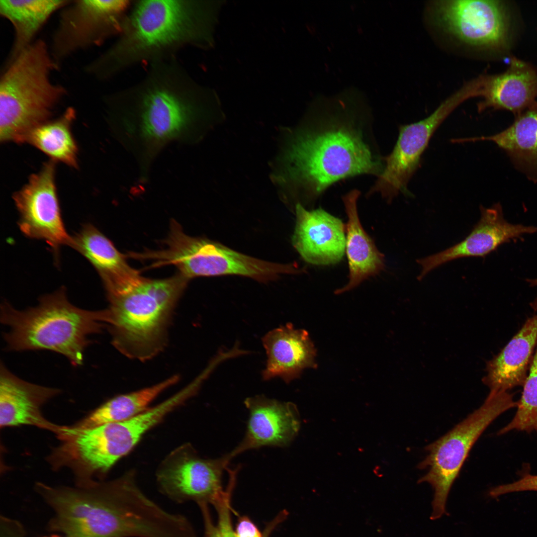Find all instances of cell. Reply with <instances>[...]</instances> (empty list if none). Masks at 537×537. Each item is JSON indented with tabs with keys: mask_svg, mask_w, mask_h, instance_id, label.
<instances>
[{
	"mask_svg": "<svg viewBox=\"0 0 537 537\" xmlns=\"http://www.w3.org/2000/svg\"><path fill=\"white\" fill-rule=\"evenodd\" d=\"M179 378L178 375H175L154 385L116 395L70 427L76 430H84L135 417L150 407L151 403L162 392L177 383Z\"/></svg>",
	"mask_w": 537,
	"mask_h": 537,
	"instance_id": "cell-26",
	"label": "cell"
},
{
	"mask_svg": "<svg viewBox=\"0 0 537 537\" xmlns=\"http://www.w3.org/2000/svg\"><path fill=\"white\" fill-rule=\"evenodd\" d=\"M231 492H228L213 506L218 514V521L214 525L211 521L207 504L199 506L201 510L205 526L204 537H237L232 525L231 518L230 498Z\"/></svg>",
	"mask_w": 537,
	"mask_h": 537,
	"instance_id": "cell-29",
	"label": "cell"
},
{
	"mask_svg": "<svg viewBox=\"0 0 537 537\" xmlns=\"http://www.w3.org/2000/svg\"><path fill=\"white\" fill-rule=\"evenodd\" d=\"M59 389L26 381L11 373L2 362L0 366V426H34L57 435L63 426L47 420L42 406L58 394Z\"/></svg>",
	"mask_w": 537,
	"mask_h": 537,
	"instance_id": "cell-18",
	"label": "cell"
},
{
	"mask_svg": "<svg viewBox=\"0 0 537 537\" xmlns=\"http://www.w3.org/2000/svg\"><path fill=\"white\" fill-rule=\"evenodd\" d=\"M200 6L187 0H136L115 42L87 64L84 71L107 81L140 64L176 57L202 36Z\"/></svg>",
	"mask_w": 537,
	"mask_h": 537,
	"instance_id": "cell-3",
	"label": "cell"
},
{
	"mask_svg": "<svg viewBox=\"0 0 537 537\" xmlns=\"http://www.w3.org/2000/svg\"><path fill=\"white\" fill-rule=\"evenodd\" d=\"M235 533L237 537H263L257 526L246 516L239 518Z\"/></svg>",
	"mask_w": 537,
	"mask_h": 537,
	"instance_id": "cell-31",
	"label": "cell"
},
{
	"mask_svg": "<svg viewBox=\"0 0 537 537\" xmlns=\"http://www.w3.org/2000/svg\"><path fill=\"white\" fill-rule=\"evenodd\" d=\"M267 360L264 380L281 378L286 383L299 377L306 368H316V351L308 332L288 323L268 332L262 338Z\"/></svg>",
	"mask_w": 537,
	"mask_h": 537,
	"instance_id": "cell-21",
	"label": "cell"
},
{
	"mask_svg": "<svg viewBox=\"0 0 537 537\" xmlns=\"http://www.w3.org/2000/svg\"><path fill=\"white\" fill-rule=\"evenodd\" d=\"M529 369L516 414L512 421L499 431L498 435L515 430L537 432V344Z\"/></svg>",
	"mask_w": 537,
	"mask_h": 537,
	"instance_id": "cell-28",
	"label": "cell"
},
{
	"mask_svg": "<svg viewBox=\"0 0 537 537\" xmlns=\"http://www.w3.org/2000/svg\"><path fill=\"white\" fill-rule=\"evenodd\" d=\"M58 537V536H52V537Z\"/></svg>",
	"mask_w": 537,
	"mask_h": 537,
	"instance_id": "cell-33",
	"label": "cell"
},
{
	"mask_svg": "<svg viewBox=\"0 0 537 537\" xmlns=\"http://www.w3.org/2000/svg\"><path fill=\"white\" fill-rule=\"evenodd\" d=\"M164 244L163 249L148 253L153 267L174 265L188 279L197 276L239 275L266 282L282 274L302 272L296 264L265 261L207 239L189 236L174 220Z\"/></svg>",
	"mask_w": 537,
	"mask_h": 537,
	"instance_id": "cell-8",
	"label": "cell"
},
{
	"mask_svg": "<svg viewBox=\"0 0 537 537\" xmlns=\"http://www.w3.org/2000/svg\"><path fill=\"white\" fill-rule=\"evenodd\" d=\"M526 491H537V475L527 474L517 481L496 486L489 491V495L495 498L507 493Z\"/></svg>",
	"mask_w": 537,
	"mask_h": 537,
	"instance_id": "cell-30",
	"label": "cell"
},
{
	"mask_svg": "<svg viewBox=\"0 0 537 537\" xmlns=\"http://www.w3.org/2000/svg\"><path fill=\"white\" fill-rule=\"evenodd\" d=\"M70 0H1L0 14L11 24L12 46L4 65L15 59L36 39V36L55 12Z\"/></svg>",
	"mask_w": 537,
	"mask_h": 537,
	"instance_id": "cell-25",
	"label": "cell"
},
{
	"mask_svg": "<svg viewBox=\"0 0 537 537\" xmlns=\"http://www.w3.org/2000/svg\"><path fill=\"white\" fill-rule=\"evenodd\" d=\"M232 459L229 453L214 459L199 455L185 443L176 448L159 464L156 477L160 491L178 503L193 501L213 505L226 494L222 480Z\"/></svg>",
	"mask_w": 537,
	"mask_h": 537,
	"instance_id": "cell-12",
	"label": "cell"
},
{
	"mask_svg": "<svg viewBox=\"0 0 537 537\" xmlns=\"http://www.w3.org/2000/svg\"><path fill=\"white\" fill-rule=\"evenodd\" d=\"M59 68L41 39L4 66L0 80L1 142L20 143L30 131L50 120L68 94L65 87L51 79Z\"/></svg>",
	"mask_w": 537,
	"mask_h": 537,
	"instance_id": "cell-7",
	"label": "cell"
},
{
	"mask_svg": "<svg viewBox=\"0 0 537 537\" xmlns=\"http://www.w3.org/2000/svg\"><path fill=\"white\" fill-rule=\"evenodd\" d=\"M197 91L175 57L148 65L139 82L104 100L127 133L152 150L186 135L200 112Z\"/></svg>",
	"mask_w": 537,
	"mask_h": 537,
	"instance_id": "cell-1",
	"label": "cell"
},
{
	"mask_svg": "<svg viewBox=\"0 0 537 537\" xmlns=\"http://www.w3.org/2000/svg\"><path fill=\"white\" fill-rule=\"evenodd\" d=\"M244 404L249 412L246 431L241 442L228 453L232 459L250 449L288 446L298 435L300 416L293 403L259 395L247 398Z\"/></svg>",
	"mask_w": 537,
	"mask_h": 537,
	"instance_id": "cell-16",
	"label": "cell"
},
{
	"mask_svg": "<svg viewBox=\"0 0 537 537\" xmlns=\"http://www.w3.org/2000/svg\"><path fill=\"white\" fill-rule=\"evenodd\" d=\"M362 124L332 119L298 131L283 154L281 179L315 199L341 179L362 174L378 177L384 169L383 157L374 153Z\"/></svg>",
	"mask_w": 537,
	"mask_h": 537,
	"instance_id": "cell-2",
	"label": "cell"
},
{
	"mask_svg": "<svg viewBox=\"0 0 537 537\" xmlns=\"http://www.w3.org/2000/svg\"><path fill=\"white\" fill-rule=\"evenodd\" d=\"M517 405L509 391H490L479 408L426 447L428 454L418 467L426 469L427 472L418 483H428L434 489L431 520L447 514L446 505L451 487L479 437L500 415Z\"/></svg>",
	"mask_w": 537,
	"mask_h": 537,
	"instance_id": "cell-9",
	"label": "cell"
},
{
	"mask_svg": "<svg viewBox=\"0 0 537 537\" xmlns=\"http://www.w3.org/2000/svg\"><path fill=\"white\" fill-rule=\"evenodd\" d=\"M188 280L179 273L165 279L145 278L124 293L107 296L106 326L115 349L141 361L162 352L174 310Z\"/></svg>",
	"mask_w": 537,
	"mask_h": 537,
	"instance_id": "cell-6",
	"label": "cell"
},
{
	"mask_svg": "<svg viewBox=\"0 0 537 537\" xmlns=\"http://www.w3.org/2000/svg\"><path fill=\"white\" fill-rule=\"evenodd\" d=\"M526 281L529 283L530 286L537 287V278H528L526 279ZM531 306L535 310H537V296L535 300L531 303Z\"/></svg>",
	"mask_w": 537,
	"mask_h": 537,
	"instance_id": "cell-32",
	"label": "cell"
},
{
	"mask_svg": "<svg viewBox=\"0 0 537 537\" xmlns=\"http://www.w3.org/2000/svg\"><path fill=\"white\" fill-rule=\"evenodd\" d=\"M12 197L19 213L20 231L29 238L44 240L58 261L61 247L69 246L71 236L67 232L61 216L55 162L51 160L45 163Z\"/></svg>",
	"mask_w": 537,
	"mask_h": 537,
	"instance_id": "cell-13",
	"label": "cell"
},
{
	"mask_svg": "<svg viewBox=\"0 0 537 537\" xmlns=\"http://www.w3.org/2000/svg\"><path fill=\"white\" fill-rule=\"evenodd\" d=\"M488 141L503 150L514 167L537 183V101L515 117L513 123L493 135L455 140L456 143Z\"/></svg>",
	"mask_w": 537,
	"mask_h": 537,
	"instance_id": "cell-23",
	"label": "cell"
},
{
	"mask_svg": "<svg viewBox=\"0 0 537 537\" xmlns=\"http://www.w3.org/2000/svg\"><path fill=\"white\" fill-rule=\"evenodd\" d=\"M360 193L359 190L354 189L343 196L348 218L346 225V251L349 279L346 285L335 291L337 294L355 288L366 279L380 273L385 267L383 255L360 222L357 207Z\"/></svg>",
	"mask_w": 537,
	"mask_h": 537,
	"instance_id": "cell-24",
	"label": "cell"
},
{
	"mask_svg": "<svg viewBox=\"0 0 537 537\" xmlns=\"http://www.w3.org/2000/svg\"><path fill=\"white\" fill-rule=\"evenodd\" d=\"M132 3L129 0H70L59 11L49 45L55 62L60 66L73 55L118 36Z\"/></svg>",
	"mask_w": 537,
	"mask_h": 537,
	"instance_id": "cell-11",
	"label": "cell"
},
{
	"mask_svg": "<svg viewBox=\"0 0 537 537\" xmlns=\"http://www.w3.org/2000/svg\"><path fill=\"white\" fill-rule=\"evenodd\" d=\"M480 77L479 112L505 110L515 117L537 101V72L526 62L514 58L504 73Z\"/></svg>",
	"mask_w": 537,
	"mask_h": 537,
	"instance_id": "cell-20",
	"label": "cell"
},
{
	"mask_svg": "<svg viewBox=\"0 0 537 537\" xmlns=\"http://www.w3.org/2000/svg\"><path fill=\"white\" fill-rule=\"evenodd\" d=\"M106 309L90 311L73 305L62 287L39 299L38 305L18 310L7 302L0 307V321L8 350H48L65 356L75 366L84 361L89 337L106 327Z\"/></svg>",
	"mask_w": 537,
	"mask_h": 537,
	"instance_id": "cell-5",
	"label": "cell"
},
{
	"mask_svg": "<svg viewBox=\"0 0 537 537\" xmlns=\"http://www.w3.org/2000/svg\"><path fill=\"white\" fill-rule=\"evenodd\" d=\"M480 218L461 242L437 254L417 260L421 268L418 277L422 279L429 272L451 261L464 257H485L501 245L520 239L525 234L537 233V226L512 224L504 217L498 202L490 207H480Z\"/></svg>",
	"mask_w": 537,
	"mask_h": 537,
	"instance_id": "cell-15",
	"label": "cell"
},
{
	"mask_svg": "<svg viewBox=\"0 0 537 537\" xmlns=\"http://www.w3.org/2000/svg\"><path fill=\"white\" fill-rule=\"evenodd\" d=\"M76 115L73 107L67 108L59 117L50 119L30 131L20 143L37 148L55 162L77 168L78 149L71 130Z\"/></svg>",
	"mask_w": 537,
	"mask_h": 537,
	"instance_id": "cell-27",
	"label": "cell"
},
{
	"mask_svg": "<svg viewBox=\"0 0 537 537\" xmlns=\"http://www.w3.org/2000/svg\"><path fill=\"white\" fill-rule=\"evenodd\" d=\"M69 246L83 255L100 275L107 296L124 293L145 278L127 263L126 255L95 227L85 224L72 236Z\"/></svg>",
	"mask_w": 537,
	"mask_h": 537,
	"instance_id": "cell-19",
	"label": "cell"
},
{
	"mask_svg": "<svg viewBox=\"0 0 537 537\" xmlns=\"http://www.w3.org/2000/svg\"><path fill=\"white\" fill-rule=\"evenodd\" d=\"M537 344V315L527 320L502 351L488 361L483 382L490 391L523 386Z\"/></svg>",
	"mask_w": 537,
	"mask_h": 537,
	"instance_id": "cell-22",
	"label": "cell"
},
{
	"mask_svg": "<svg viewBox=\"0 0 537 537\" xmlns=\"http://www.w3.org/2000/svg\"><path fill=\"white\" fill-rule=\"evenodd\" d=\"M434 11L441 26L465 44L493 50L508 45L509 16L501 1H438Z\"/></svg>",
	"mask_w": 537,
	"mask_h": 537,
	"instance_id": "cell-14",
	"label": "cell"
},
{
	"mask_svg": "<svg viewBox=\"0 0 537 537\" xmlns=\"http://www.w3.org/2000/svg\"><path fill=\"white\" fill-rule=\"evenodd\" d=\"M477 81L472 80L445 100L426 118L401 125L397 142L391 153L383 158L384 169L368 194L379 193L388 202L400 193L412 196L408 184L419 168L422 156L440 125L460 103L479 96Z\"/></svg>",
	"mask_w": 537,
	"mask_h": 537,
	"instance_id": "cell-10",
	"label": "cell"
},
{
	"mask_svg": "<svg viewBox=\"0 0 537 537\" xmlns=\"http://www.w3.org/2000/svg\"><path fill=\"white\" fill-rule=\"evenodd\" d=\"M293 247L307 263L333 265L342 259L346 248V226L342 220L321 208L309 211L295 206Z\"/></svg>",
	"mask_w": 537,
	"mask_h": 537,
	"instance_id": "cell-17",
	"label": "cell"
},
{
	"mask_svg": "<svg viewBox=\"0 0 537 537\" xmlns=\"http://www.w3.org/2000/svg\"><path fill=\"white\" fill-rule=\"evenodd\" d=\"M90 497L73 491L50 492L58 524L69 537H164L165 510L139 488L134 470L97 484Z\"/></svg>",
	"mask_w": 537,
	"mask_h": 537,
	"instance_id": "cell-4",
	"label": "cell"
}]
</instances>
